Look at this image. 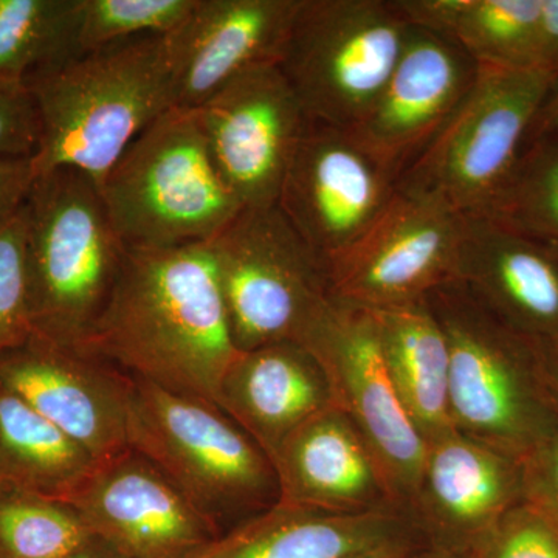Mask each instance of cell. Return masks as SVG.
<instances>
[{
    "instance_id": "9a60e30c",
    "label": "cell",
    "mask_w": 558,
    "mask_h": 558,
    "mask_svg": "<svg viewBox=\"0 0 558 558\" xmlns=\"http://www.w3.org/2000/svg\"><path fill=\"white\" fill-rule=\"evenodd\" d=\"M68 501L95 537L128 558H197L220 537L180 488L132 449L98 464Z\"/></svg>"
},
{
    "instance_id": "ffe728a7",
    "label": "cell",
    "mask_w": 558,
    "mask_h": 558,
    "mask_svg": "<svg viewBox=\"0 0 558 558\" xmlns=\"http://www.w3.org/2000/svg\"><path fill=\"white\" fill-rule=\"evenodd\" d=\"M271 462L281 502L339 513L407 510L368 440L339 407L293 432Z\"/></svg>"
},
{
    "instance_id": "7c38bea8",
    "label": "cell",
    "mask_w": 558,
    "mask_h": 558,
    "mask_svg": "<svg viewBox=\"0 0 558 558\" xmlns=\"http://www.w3.org/2000/svg\"><path fill=\"white\" fill-rule=\"evenodd\" d=\"M462 216L396 190L376 222L328 266L333 299L387 310L424 300L453 279Z\"/></svg>"
},
{
    "instance_id": "8fae6325",
    "label": "cell",
    "mask_w": 558,
    "mask_h": 558,
    "mask_svg": "<svg viewBox=\"0 0 558 558\" xmlns=\"http://www.w3.org/2000/svg\"><path fill=\"white\" fill-rule=\"evenodd\" d=\"M398 178L349 130L307 121L278 208L326 269L376 222Z\"/></svg>"
},
{
    "instance_id": "4fadbf2b",
    "label": "cell",
    "mask_w": 558,
    "mask_h": 558,
    "mask_svg": "<svg viewBox=\"0 0 558 558\" xmlns=\"http://www.w3.org/2000/svg\"><path fill=\"white\" fill-rule=\"evenodd\" d=\"M193 110L223 182L242 207L277 204L310 121L277 62L245 70Z\"/></svg>"
},
{
    "instance_id": "f35d334b",
    "label": "cell",
    "mask_w": 558,
    "mask_h": 558,
    "mask_svg": "<svg viewBox=\"0 0 558 558\" xmlns=\"http://www.w3.org/2000/svg\"><path fill=\"white\" fill-rule=\"evenodd\" d=\"M64 558H128L123 554L119 553L109 543L102 542L100 538L92 539L89 545L84 546L76 553L70 554Z\"/></svg>"
},
{
    "instance_id": "cb8c5ba5",
    "label": "cell",
    "mask_w": 558,
    "mask_h": 558,
    "mask_svg": "<svg viewBox=\"0 0 558 558\" xmlns=\"http://www.w3.org/2000/svg\"><path fill=\"white\" fill-rule=\"evenodd\" d=\"M395 5L409 24L454 40L478 65L535 68L542 0H395Z\"/></svg>"
},
{
    "instance_id": "4dcf8cb0",
    "label": "cell",
    "mask_w": 558,
    "mask_h": 558,
    "mask_svg": "<svg viewBox=\"0 0 558 558\" xmlns=\"http://www.w3.org/2000/svg\"><path fill=\"white\" fill-rule=\"evenodd\" d=\"M472 558H558V535L526 499L506 512L470 550Z\"/></svg>"
},
{
    "instance_id": "52a82bcc",
    "label": "cell",
    "mask_w": 558,
    "mask_h": 558,
    "mask_svg": "<svg viewBox=\"0 0 558 558\" xmlns=\"http://www.w3.org/2000/svg\"><path fill=\"white\" fill-rule=\"evenodd\" d=\"M557 76L478 65L469 94L399 175L396 190L438 201L457 215H481L515 167Z\"/></svg>"
},
{
    "instance_id": "44dd1931",
    "label": "cell",
    "mask_w": 558,
    "mask_h": 558,
    "mask_svg": "<svg viewBox=\"0 0 558 558\" xmlns=\"http://www.w3.org/2000/svg\"><path fill=\"white\" fill-rule=\"evenodd\" d=\"M216 405L271 459L293 432L337 402L317 355L300 341L281 340L238 352L220 380Z\"/></svg>"
},
{
    "instance_id": "f1b7e54d",
    "label": "cell",
    "mask_w": 558,
    "mask_h": 558,
    "mask_svg": "<svg viewBox=\"0 0 558 558\" xmlns=\"http://www.w3.org/2000/svg\"><path fill=\"white\" fill-rule=\"evenodd\" d=\"M197 0H76L73 58L143 38L170 35Z\"/></svg>"
},
{
    "instance_id": "8992f818",
    "label": "cell",
    "mask_w": 558,
    "mask_h": 558,
    "mask_svg": "<svg viewBox=\"0 0 558 558\" xmlns=\"http://www.w3.org/2000/svg\"><path fill=\"white\" fill-rule=\"evenodd\" d=\"M100 191L128 250L208 244L244 208L223 182L193 109L171 108L150 123Z\"/></svg>"
},
{
    "instance_id": "6da1fadb",
    "label": "cell",
    "mask_w": 558,
    "mask_h": 558,
    "mask_svg": "<svg viewBox=\"0 0 558 558\" xmlns=\"http://www.w3.org/2000/svg\"><path fill=\"white\" fill-rule=\"evenodd\" d=\"M83 351L134 379L216 403L238 351L209 244L128 250Z\"/></svg>"
},
{
    "instance_id": "ba28073f",
    "label": "cell",
    "mask_w": 558,
    "mask_h": 558,
    "mask_svg": "<svg viewBox=\"0 0 558 558\" xmlns=\"http://www.w3.org/2000/svg\"><path fill=\"white\" fill-rule=\"evenodd\" d=\"M407 32L395 0H300L277 64L307 119L352 130L387 84Z\"/></svg>"
},
{
    "instance_id": "f546056e",
    "label": "cell",
    "mask_w": 558,
    "mask_h": 558,
    "mask_svg": "<svg viewBox=\"0 0 558 558\" xmlns=\"http://www.w3.org/2000/svg\"><path fill=\"white\" fill-rule=\"evenodd\" d=\"M32 337L24 204L9 226L0 230V357L27 343Z\"/></svg>"
},
{
    "instance_id": "603a6c76",
    "label": "cell",
    "mask_w": 558,
    "mask_h": 558,
    "mask_svg": "<svg viewBox=\"0 0 558 558\" xmlns=\"http://www.w3.org/2000/svg\"><path fill=\"white\" fill-rule=\"evenodd\" d=\"M400 400L425 440L451 432L450 355L427 301L369 310Z\"/></svg>"
},
{
    "instance_id": "3957f363",
    "label": "cell",
    "mask_w": 558,
    "mask_h": 558,
    "mask_svg": "<svg viewBox=\"0 0 558 558\" xmlns=\"http://www.w3.org/2000/svg\"><path fill=\"white\" fill-rule=\"evenodd\" d=\"M33 336L83 351L119 281L128 248L100 186L73 168L36 175L27 202Z\"/></svg>"
},
{
    "instance_id": "7a4b0ae2",
    "label": "cell",
    "mask_w": 558,
    "mask_h": 558,
    "mask_svg": "<svg viewBox=\"0 0 558 558\" xmlns=\"http://www.w3.org/2000/svg\"><path fill=\"white\" fill-rule=\"evenodd\" d=\"M39 117L36 175L73 168L100 183L121 154L174 108L168 36L90 51L25 83Z\"/></svg>"
},
{
    "instance_id": "836d02e7",
    "label": "cell",
    "mask_w": 558,
    "mask_h": 558,
    "mask_svg": "<svg viewBox=\"0 0 558 558\" xmlns=\"http://www.w3.org/2000/svg\"><path fill=\"white\" fill-rule=\"evenodd\" d=\"M35 179L33 159L0 160V230L24 207Z\"/></svg>"
},
{
    "instance_id": "277c9868",
    "label": "cell",
    "mask_w": 558,
    "mask_h": 558,
    "mask_svg": "<svg viewBox=\"0 0 558 558\" xmlns=\"http://www.w3.org/2000/svg\"><path fill=\"white\" fill-rule=\"evenodd\" d=\"M130 447L223 535L279 502L277 470L215 402L132 377Z\"/></svg>"
},
{
    "instance_id": "83f0119b",
    "label": "cell",
    "mask_w": 558,
    "mask_h": 558,
    "mask_svg": "<svg viewBox=\"0 0 558 558\" xmlns=\"http://www.w3.org/2000/svg\"><path fill=\"white\" fill-rule=\"evenodd\" d=\"M95 538L68 499L0 490V558H64Z\"/></svg>"
},
{
    "instance_id": "2e32d148",
    "label": "cell",
    "mask_w": 558,
    "mask_h": 558,
    "mask_svg": "<svg viewBox=\"0 0 558 558\" xmlns=\"http://www.w3.org/2000/svg\"><path fill=\"white\" fill-rule=\"evenodd\" d=\"M476 73L478 64L454 40L409 24L387 84L349 131L399 179L464 100Z\"/></svg>"
},
{
    "instance_id": "9c48e42d",
    "label": "cell",
    "mask_w": 558,
    "mask_h": 558,
    "mask_svg": "<svg viewBox=\"0 0 558 558\" xmlns=\"http://www.w3.org/2000/svg\"><path fill=\"white\" fill-rule=\"evenodd\" d=\"M208 244L238 352L301 343L332 303L328 269L277 204L242 208Z\"/></svg>"
},
{
    "instance_id": "e0dca14e",
    "label": "cell",
    "mask_w": 558,
    "mask_h": 558,
    "mask_svg": "<svg viewBox=\"0 0 558 558\" xmlns=\"http://www.w3.org/2000/svg\"><path fill=\"white\" fill-rule=\"evenodd\" d=\"M524 499L523 459L451 429L427 440L409 510L429 548L470 553Z\"/></svg>"
},
{
    "instance_id": "d6986e66",
    "label": "cell",
    "mask_w": 558,
    "mask_h": 558,
    "mask_svg": "<svg viewBox=\"0 0 558 558\" xmlns=\"http://www.w3.org/2000/svg\"><path fill=\"white\" fill-rule=\"evenodd\" d=\"M453 279L527 339H558L554 250L486 216H462Z\"/></svg>"
},
{
    "instance_id": "74e56055",
    "label": "cell",
    "mask_w": 558,
    "mask_h": 558,
    "mask_svg": "<svg viewBox=\"0 0 558 558\" xmlns=\"http://www.w3.org/2000/svg\"><path fill=\"white\" fill-rule=\"evenodd\" d=\"M428 548L429 546L425 539H402V542L388 543V545L379 546V548L363 550V553L352 554V556L343 558H418Z\"/></svg>"
},
{
    "instance_id": "d4e9b609",
    "label": "cell",
    "mask_w": 558,
    "mask_h": 558,
    "mask_svg": "<svg viewBox=\"0 0 558 558\" xmlns=\"http://www.w3.org/2000/svg\"><path fill=\"white\" fill-rule=\"evenodd\" d=\"M97 465L64 433L0 384V490L17 488L69 499Z\"/></svg>"
},
{
    "instance_id": "8d00e7d4",
    "label": "cell",
    "mask_w": 558,
    "mask_h": 558,
    "mask_svg": "<svg viewBox=\"0 0 558 558\" xmlns=\"http://www.w3.org/2000/svg\"><path fill=\"white\" fill-rule=\"evenodd\" d=\"M558 132V76L550 87L548 97L543 101L531 131H529L526 143L531 140L545 137V135L557 134ZM524 143V145H526Z\"/></svg>"
},
{
    "instance_id": "d6a6232c",
    "label": "cell",
    "mask_w": 558,
    "mask_h": 558,
    "mask_svg": "<svg viewBox=\"0 0 558 558\" xmlns=\"http://www.w3.org/2000/svg\"><path fill=\"white\" fill-rule=\"evenodd\" d=\"M524 498L558 535V428L523 458Z\"/></svg>"
},
{
    "instance_id": "1f68e13d",
    "label": "cell",
    "mask_w": 558,
    "mask_h": 558,
    "mask_svg": "<svg viewBox=\"0 0 558 558\" xmlns=\"http://www.w3.org/2000/svg\"><path fill=\"white\" fill-rule=\"evenodd\" d=\"M39 148V117L25 84L0 83V160L33 159Z\"/></svg>"
},
{
    "instance_id": "5b68a950",
    "label": "cell",
    "mask_w": 558,
    "mask_h": 558,
    "mask_svg": "<svg viewBox=\"0 0 558 558\" xmlns=\"http://www.w3.org/2000/svg\"><path fill=\"white\" fill-rule=\"evenodd\" d=\"M425 301L449 347L451 427L523 459L558 428L537 341L510 328L454 279Z\"/></svg>"
},
{
    "instance_id": "30bf717a",
    "label": "cell",
    "mask_w": 558,
    "mask_h": 558,
    "mask_svg": "<svg viewBox=\"0 0 558 558\" xmlns=\"http://www.w3.org/2000/svg\"><path fill=\"white\" fill-rule=\"evenodd\" d=\"M301 343L325 366L337 407L368 440L400 505L409 510L427 440L389 377L373 312L333 299Z\"/></svg>"
},
{
    "instance_id": "e575fe53",
    "label": "cell",
    "mask_w": 558,
    "mask_h": 558,
    "mask_svg": "<svg viewBox=\"0 0 558 558\" xmlns=\"http://www.w3.org/2000/svg\"><path fill=\"white\" fill-rule=\"evenodd\" d=\"M535 68L558 75V0H542Z\"/></svg>"
},
{
    "instance_id": "5bb4252c",
    "label": "cell",
    "mask_w": 558,
    "mask_h": 558,
    "mask_svg": "<svg viewBox=\"0 0 558 558\" xmlns=\"http://www.w3.org/2000/svg\"><path fill=\"white\" fill-rule=\"evenodd\" d=\"M0 384L98 464L131 449L132 377L106 360L33 336L0 357Z\"/></svg>"
},
{
    "instance_id": "ab89813d",
    "label": "cell",
    "mask_w": 558,
    "mask_h": 558,
    "mask_svg": "<svg viewBox=\"0 0 558 558\" xmlns=\"http://www.w3.org/2000/svg\"><path fill=\"white\" fill-rule=\"evenodd\" d=\"M418 558H472L469 553H454V550H444L428 548Z\"/></svg>"
},
{
    "instance_id": "7402d4cb",
    "label": "cell",
    "mask_w": 558,
    "mask_h": 558,
    "mask_svg": "<svg viewBox=\"0 0 558 558\" xmlns=\"http://www.w3.org/2000/svg\"><path fill=\"white\" fill-rule=\"evenodd\" d=\"M413 538L425 539L409 510L339 513L279 501L197 558H343Z\"/></svg>"
},
{
    "instance_id": "484cf974",
    "label": "cell",
    "mask_w": 558,
    "mask_h": 558,
    "mask_svg": "<svg viewBox=\"0 0 558 558\" xmlns=\"http://www.w3.org/2000/svg\"><path fill=\"white\" fill-rule=\"evenodd\" d=\"M76 0H0V83L73 60Z\"/></svg>"
},
{
    "instance_id": "d590c367",
    "label": "cell",
    "mask_w": 558,
    "mask_h": 558,
    "mask_svg": "<svg viewBox=\"0 0 558 558\" xmlns=\"http://www.w3.org/2000/svg\"><path fill=\"white\" fill-rule=\"evenodd\" d=\"M537 352L543 385L558 418V339L537 341Z\"/></svg>"
},
{
    "instance_id": "4316f807",
    "label": "cell",
    "mask_w": 558,
    "mask_h": 558,
    "mask_svg": "<svg viewBox=\"0 0 558 558\" xmlns=\"http://www.w3.org/2000/svg\"><path fill=\"white\" fill-rule=\"evenodd\" d=\"M481 216L558 253V132L524 145Z\"/></svg>"
},
{
    "instance_id": "ac0fdd59",
    "label": "cell",
    "mask_w": 558,
    "mask_h": 558,
    "mask_svg": "<svg viewBox=\"0 0 558 558\" xmlns=\"http://www.w3.org/2000/svg\"><path fill=\"white\" fill-rule=\"evenodd\" d=\"M300 0H197L168 36L174 108L197 109L245 70L277 62Z\"/></svg>"
}]
</instances>
